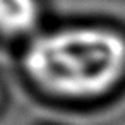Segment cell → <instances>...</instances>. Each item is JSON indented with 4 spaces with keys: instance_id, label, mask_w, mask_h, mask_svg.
Masks as SVG:
<instances>
[{
    "instance_id": "2",
    "label": "cell",
    "mask_w": 125,
    "mask_h": 125,
    "mask_svg": "<svg viewBox=\"0 0 125 125\" xmlns=\"http://www.w3.org/2000/svg\"><path fill=\"white\" fill-rule=\"evenodd\" d=\"M40 17L38 0H0V31L4 34L29 33Z\"/></svg>"
},
{
    "instance_id": "1",
    "label": "cell",
    "mask_w": 125,
    "mask_h": 125,
    "mask_svg": "<svg viewBox=\"0 0 125 125\" xmlns=\"http://www.w3.org/2000/svg\"><path fill=\"white\" fill-rule=\"evenodd\" d=\"M29 77L69 99L103 96L125 77V36L101 26H72L38 36L24 55Z\"/></svg>"
}]
</instances>
